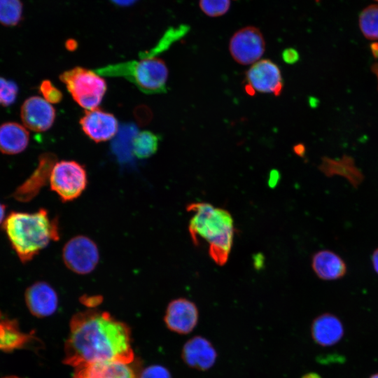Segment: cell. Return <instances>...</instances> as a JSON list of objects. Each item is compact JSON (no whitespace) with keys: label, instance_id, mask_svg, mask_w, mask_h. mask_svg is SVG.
I'll return each mask as SVG.
<instances>
[{"label":"cell","instance_id":"6da1fadb","mask_svg":"<svg viewBox=\"0 0 378 378\" xmlns=\"http://www.w3.org/2000/svg\"><path fill=\"white\" fill-rule=\"evenodd\" d=\"M134 360L130 330L106 312H78L70 321L64 363L74 368L100 362L130 363Z\"/></svg>","mask_w":378,"mask_h":378},{"label":"cell","instance_id":"7a4b0ae2","mask_svg":"<svg viewBox=\"0 0 378 378\" xmlns=\"http://www.w3.org/2000/svg\"><path fill=\"white\" fill-rule=\"evenodd\" d=\"M186 210L192 213L188 231L195 246L205 241L211 258L225 265L230 256L234 234V220L230 212L207 202H192Z\"/></svg>","mask_w":378,"mask_h":378},{"label":"cell","instance_id":"3957f363","mask_svg":"<svg viewBox=\"0 0 378 378\" xmlns=\"http://www.w3.org/2000/svg\"><path fill=\"white\" fill-rule=\"evenodd\" d=\"M2 227L20 260H31L50 241L59 238L58 221L48 211L40 209L34 213L12 211Z\"/></svg>","mask_w":378,"mask_h":378},{"label":"cell","instance_id":"277c9868","mask_svg":"<svg viewBox=\"0 0 378 378\" xmlns=\"http://www.w3.org/2000/svg\"><path fill=\"white\" fill-rule=\"evenodd\" d=\"M94 71L102 76L124 78L146 94L167 90L168 69L163 60L155 57L108 64Z\"/></svg>","mask_w":378,"mask_h":378},{"label":"cell","instance_id":"5b68a950","mask_svg":"<svg viewBox=\"0 0 378 378\" xmlns=\"http://www.w3.org/2000/svg\"><path fill=\"white\" fill-rule=\"evenodd\" d=\"M74 100L82 108H97L106 93L105 80L94 71L76 66L59 75Z\"/></svg>","mask_w":378,"mask_h":378},{"label":"cell","instance_id":"8992f818","mask_svg":"<svg viewBox=\"0 0 378 378\" xmlns=\"http://www.w3.org/2000/svg\"><path fill=\"white\" fill-rule=\"evenodd\" d=\"M50 189L63 202L78 198L88 183L86 170L74 160H61L54 164L50 176Z\"/></svg>","mask_w":378,"mask_h":378},{"label":"cell","instance_id":"52a82bcc","mask_svg":"<svg viewBox=\"0 0 378 378\" xmlns=\"http://www.w3.org/2000/svg\"><path fill=\"white\" fill-rule=\"evenodd\" d=\"M65 265L78 274H87L97 267L99 260V249L94 241L84 235L70 239L62 249Z\"/></svg>","mask_w":378,"mask_h":378},{"label":"cell","instance_id":"ba28073f","mask_svg":"<svg viewBox=\"0 0 378 378\" xmlns=\"http://www.w3.org/2000/svg\"><path fill=\"white\" fill-rule=\"evenodd\" d=\"M265 50V41L260 30L247 26L237 30L230 38L229 51L233 59L241 65L260 60Z\"/></svg>","mask_w":378,"mask_h":378},{"label":"cell","instance_id":"9c48e42d","mask_svg":"<svg viewBox=\"0 0 378 378\" xmlns=\"http://www.w3.org/2000/svg\"><path fill=\"white\" fill-rule=\"evenodd\" d=\"M245 80V89L249 94L257 92L279 96L283 89L280 69L268 59H260L253 64L246 73Z\"/></svg>","mask_w":378,"mask_h":378},{"label":"cell","instance_id":"30bf717a","mask_svg":"<svg viewBox=\"0 0 378 378\" xmlns=\"http://www.w3.org/2000/svg\"><path fill=\"white\" fill-rule=\"evenodd\" d=\"M20 118L27 130L36 132H46L54 123L55 110L43 97L31 96L23 102L20 107Z\"/></svg>","mask_w":378,"mask_h":378},{"label":"cell","instance_id":"8fae6325","mask_svg":"<svg viewBox=\"0 0 378 378\" xmlns=\"http://www.w3.org/2000/svg\"><path fill=\"white\" fill-rule=\"evenodd\" d=\"M56 160V155L52 153H42L38 158V165L35 170L14 190L10 197L21 202H27L34 199L49 181Z\"/></svg>","mask_w":378,"mask_h":378},{"label":"cell","instance_id":"7c38bea8","mask_svg":"<svg viewBox=\"0 0 378 378\" xmlns=\"http://www.w3.org/2000/svg\"><path fill=\"white\" fill-rule=\"evenodd\" d=\"M80 125L85 135L96 143L110 140L118 128L116 118L98 108L87 110L80 119Z\"/></svg>","mask_w":378,"mask_h":378},{"label":"cell","instance_id":"4fadbf2b","mask_svg":"<svg viewBox=\"0 0 378 378\" xmlns=\"http://www.w3.org/2000/svg\"><path fill=\"white\" fill-rule=\"evenodd\" d=\"M198 318L196 304L188 299L180 298L169 303L164 318L170 330L179 334H188L196 326Z\"/></svg>","mask_w":378,"mask_h":378},{"label":"cell","instance_id":"5bb4252c","mask_svg":"<svg viewBox=\"0 0 378 378\" xmlns=\"http://www.w3.org/2000/svg\"><path fill=\"white\" fill-rule=\"evenodd\" d=\"M24 300L30 313L38 318L51 316L58 307L57 292L45 281L30 285L25 290Z\"/></svg>","mask_w":378,"mask_h":378},{"label":"cell","instance_id":"9a60e30c","mask_svg":"<svg viewBox=\"0 0 378 378\" xmlns=\"http://www.w3.org/2000/svg\"><path fill=\"white\" fill-rule=\"evenodd\" d=\"M216 351L206 339L196 336L189 340L182 349V358L190 368L206 370L216 362Z\"/></svg>","mask_w":378,"mask_h":378},{"label":"cell","instance_id":"2e32d148","mask_svg":"<svg viewBox=\"0 0 378 378\" xmlns=\"http://www.w3.org/2000/svg\"><path fill=\"white\" fill-rule=\"evenodd\" d=\"M311 265L316 276L323 281L340 279L347 272V265L344 259L328 249L315 252L312 257Z\"/></svg>","mask_w":378,"mask_h":378},{"label":"cell","instance_id":"e0dca14e","mask_svg":"<svg viewBox=\"0 0 378 378\" xmlns=\"http://www.w3.org/2000/svg\"><path fill=\"white\" fill-rule=\"evenodd\" d=\"M73 378H138L130 363L100 362L75 368Z\"/></svg>","mask_w":378,"mask_h":378},{"label":"cell","instance_id":"ac0fdd59","mask_svg":"<svg viewBox=\"0 0 378 378\" xmlns=\"http://www.w3.org/2000/svg\"><path fill=\"white\" fill-rule=\"evenodd\" d=\"M311 332L315 342L323 346L337 344L343 337L344 327L335 315L324 313L312 322Z\"/></svg>","mask_w":378,"mask_h":378},{"label":"cell","instance_id":"d6986e66","mask_svg":"<svg viewBox=\"0 0 378 378\" xmlns=\"http://www.w3.org/2000/svg\"><path fill=\"white\" fill-rule=\"evenodd\" d=\"M29 141V133L23 125L12 121L0 125V153L19 154L27 148Z\"/></svg>","mask_w":378,"mask_h":378},{"label":"cell","instance_id":"ffe728a7","mask_svg":"<svg viewBox=\"0 0 378 378\" xmlns=\"http://www.w3.org/2000/svg\"><path fill=\"white\" fill-rule=\"evenodd\" d=\"M27 335L20 332L17 323L3 317L0 312V349L11 350L27 341Z\"/></svg>","mask_w":378,"mask_h":378},{"label":"cell","instance_id":"44dd1931","mask_svg":"<svg viewBox=\"0 0 378 378\" xmlns=\"http://www.w3.org/2000/svg\"><path fill=\"white\" fill-rule=\"evenodd\" d=\"M159 137L148 130L137 133L132 140V150L139 159H145L153 155L158 150Z\"/></svg>","mask_w":378,"mask_h":378},{"label":"cell","instance_id":"7402d4cb","mask_svg":"<svg viewBox=\"0 0 378 378\" xmlns=\"http://www.w3.org/2000/svg\"><path fill=\"white\" fill-rule=\"evenodd\" d=\"M358 24L363 35L370 40L378 39V5H370L360 13Z\"/></svg>","mask_w":378,"mask_h":378},{"label":"cell","instance_id":"603a6c76","mask_svg":"<svg viewBox=\"0 0 378 378\" xmlns=\"http://www.w3.org/2000/svg\"><path fill=\"white\" fill-rule=\"evenodd\" d=\"M23 18L21 0H0V24L6 27L18 25Z\"/></svg>","mask_w":378,"mask_h":378},{"label":"cell","instance_id":"cb8c5ba5","mask_svg":"<svg viewBox=\"0 0 378 378\" xmlns=\"http://www.w3.org/2000/svg\"><path fill=\"white\" fill-rule=\"evenodd\" d=\"M18 94L19 87L14 80L0 76V106L8 107L13 104Z\"/></svg>","mask_w":378,"mask_h":378},{"label":"cell","instance_id":"d4e9b609","mask_svg":"<svg viewBox=\"0 0 378 378\" xmlns=\"http://www.w3.org/2000/svg\"><path fill=\"white\" fill-rule=\"evenodd\" d=\"M201 10L211 18L220 17L229 10L230 0H199Z\"/></svg>","mask_w":378,"mask_h":378},{"label":"cell","instance_id":"484cf974","mask_svg":"<svg viewBox=\"0 0 378 378\" xmlns=\"http://www.w3.org/2000/svg\"><path fill=\"white\" fill-rule=\"evenodd\" d=\"M42 97L50 104H58L62 99V92L50 80H43L38 87Z\"/></svg>","mask_w":378,"mask_h":378},{"label":"cell","instance_id":"4316f807","mask_svg":"<svg viewBox=\"0 0 378 378\" xmlns=\"http://www.w3.org/2000/svg\"><path fill=\"white\" fill-rule=\"evenodd\" d=\"M138 378H172L169 371L160 365H153L144 368L138 374Z\"/></svg>","mask_w":378,"mask_h":378},{"label":"cell","instance_id":"83f0119b","mask_svg":"<svg viewBox=\"0 0 378 378\" xmlns=\"http://www.w3.org/2000/svg\"><path fill=\"white\" fill-rule=\"evenodd\" d=\"M282 56L284 60L289 64L295 63L299 59L298 52L293 48H288L285 50L283 52Z\"/></svg>","mask_w":378,"mask_h":378},{"label":"cell","instance_id":"f1b7e54d","mask_svg":"<svg viewBox=\"0 0 378 378\" xmlns=\"http://www.w3.org/2000/svg\"><path fill=\"white\" fill-rule=\"evenodd\" d=\"M371 262L374 271L378 275V247L372 253Z\"/></svg>","mask_w":378,"mask_h":378},{"label":"cell","instance_id":"f546056e","mask_svg":"<svg viewBox=\"0 0 378 378\" xmlns=\"http://www.w3.org/2000/svg\"><path fill=\"white\" fill-rule=\"evenodd\" d=\"M119 6H129L137 1V0H110Z\"/></svg>","mask_w":378,"mask_h":378},{"label":"cell","instance_id":"4dcf8cb0","mask_svg":"<svg viewBox=\"0 0 378 378\" xmlns=\"http://www.w3.org/2000/svg\"><path fill=\"white\" fill-rule=\"evenodd\" d=\"M373 57L378 59V42H373L370 46Z\"/></svg>","mask_w":378,"mask_h":378},{"label":"cell","instance_id":"1f68e13d","mask_svg":"<svg viewBox=\"0 0 378 378\" xmlns=\"http://www.w3.org/2000/svg\"><path fill=\"white\" fill-rule=\"evenodd\" d=\"M6 206L0 202V225L5 220Z\"/></svg>","mask_w":378,"mask_h":378},{"label":"cell","instance_id":"d6a6232c","mask_svg":"<svg viewBox=\"0 0 378 378\" xmlns=\"http://www.w3.org/2000/svg\"><path fill=\"white\" fill-rule=\"evenodd\" d=\"M294 151L297 155L302 156L304 153V147L302 144H298L295 146Z\"/></svg>","mask_w":378,"mask_h":378},{"label":"cell","instance_id":"836d02e7","mask_svg":"<svg viewBox=\"0 0 378 378\" xmlns=\"http://www.w3.org/2000/svg\"><path fill=\"white\" fill-rule=\"evenodd\" d=\"M302 378H321L318 374L314 372H310L304 374Z\"/></svg>","mask_w":378,"mask_h":378},{"label":"cell","instance_id":"e575fe53","mask_svg":"<svg viewBox=\"0 0 378 378\" xmlns=\"http://www.w3.org/2000/svg\"><path fill=\"white\" fill-rule=\"evenodd\" d=\"M370 378H378V374H373Z\"/></svg>","mask_w":378,"mask_h":378},{"label":"cell","instance_id":"d590c367","mask_svg":"<svg viewBox=\"0 0 378 378\" xmlns=\"http://www.w3.org/2000/svg\"><path fill=\"white\" fill-rule=\"evenodd\" d=\"M4 378H20V377H15V376H10V377H4Z\"/></svg>","mask_w":378,"mask_h":378},{"label":"cell","instance_id":"8d00e7d4","mask_svg":"<svg viewBox=\"0 0 378 378\" xmlns=\"http://www.w3.org/2000/svg\"><path fill=\"white\" fill-rule=\"evenodd\" d=\"M375 1L378 2V0H375Z\"/></svg>","mask_w":378,"mask_h":378}]
</instances>
